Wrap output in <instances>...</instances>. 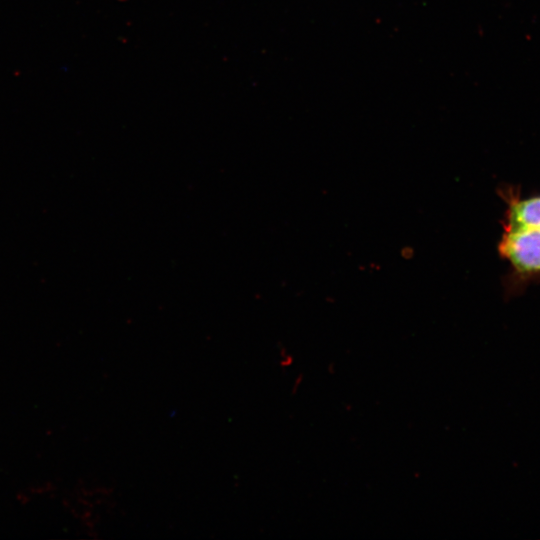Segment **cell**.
Here are the masks:
<instances>
[{"label":"cell","instance_id":"cell-1","mask_svg":"<svg viewBox=\"0 0 540 540\" xmlns=\"http://www.w3.org/2000/svg\"><path fill=\"white\" fill-rule=\"evenodd\" d=\"M499 252L520 276H540V227L505 228Z\"/></svg>","mask_w":540,"mask_h":540},{"label":"cell","instance_id":"cell-2","mask_svg":"<svg viewBox=\"0 0 540 540\" xmlns=\"http://www.w3.org/2000/svg\"><path fill=\"white\" fill-rule=\"evenodd\" d=\"M506 220V228L540 227V196L511 200Z\"/></svg>","mask_w":540,"mask_h":540}]
</instances>
